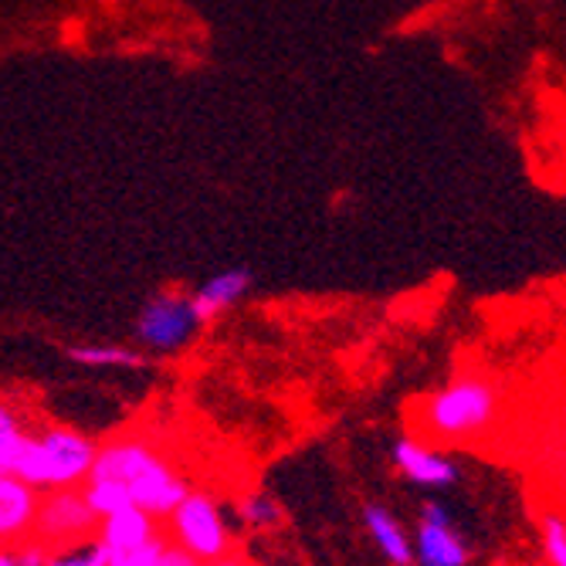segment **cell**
<instances>
[{
	"label": "cell",
	"mask_w": 566,
	"mask_h": 566,
	"mask_svg": "<svg viewBox=\"0 0 566 566\" xmlns=\"http://www.w3.org/2000/svg\"><path fill=\"white\" fill-rule=\"evenodd\" d=\"M364 523H367L377 549L384 553V559L390 566H410V563H415V546H410L403 526L394 520V512H387L384 505H367L364 509Z\"/></svg>",
	"instance_id": "12"
},
{
	"label": "cell",
	"mask_w": 566,
	"mask_h": 566,
	"mask_svg": "<svg viewBox=\"0 0 566 566\" xmlns=\"http://www.w3.org/2000/svg\"><path fill=\"white\" fill-rule=\"evenodd\" d=\"M238 516L251 530H279L282 526V505L265 492H251L238 502Z\"/></svg>",
	"instance_id": "16"
},
{
	"label": "cell",
	"mask_w": 566,
	"mask_h": 566,
	"mask_svg": "<svg viewBox=\"0 0 566 566\" xmlns=\"http://www.w3.org/2000/svg\"><path fill=\"white\" fill-rule=\"evenodd\" d=\"M418 526V563L421 566H469V546L451 530L448 509L441 502H424Z\"/></svg>",
	"instance_id": "7"
},
{
	"label": "cell",
	"mask_w": 566,
	"mask_h": 566,
	"mask_svg": "<svg viewBox=\"0 0 566 566\" xmlns=\"http://www.w3.org/2000/svg\"><path fill=\"white\" fill-rule=\"evenodd\" d=\"M41 492L18 475L0 472V543H28Z\"/></svg>",
	"instance_id": "9"
},
{
	"label": "cell",
	"mask_w": 566,
	"mask_h": 566,
	"mask_svg": "<svg viewBox=\"0 0 566 566\" xmlns=\"http://www.w3.org/2000/svg\"><path fill=\"white\" fill-rule=\"evenodd\" d=\"M160 533H164L160 520H153L149 512L129 505V509L113 512V516H106V520H98L95 539L106 546V556H119V553L139 549L143 543H149L153 536H160Z\"/></svg>",
	"instance_id": "10"
},
{
	"label": "cell",
	"mask_w": 566,
	"mask_h": 566,
	"mask_svg": "<svg viewBox=\"0 0 566 566\" xmlns=\"http://www.w3.org/2000/svg\"><path fill=\"white\" fill-rule=\"evenodd\" d=\"M14 553H18V563H21V566H44V563H48V549L38 546V543H28V546H21V549H14Z\"/></svg>",
	"instance_id": "21"
},
{
	"label": "cell",
	"mask_w": 566,
	"mask_h": 566,
	"mask_svg": "<svg viewBox=\"0 0 566 566\" xmlns=\"http://www.w3.org/2000/svg\"><path fill=\"white\" fill-rule=\"evenodd\" d=\"M88 479L119 482L129 492L133 505L149 512L153 520H167L190 492L184 475L143 438H119L95 448Z\"/></svg>",
	"instance_id": "1"
},
{
	"label": "cell",
	"mask_w": 566,
	"mask_h": 566,
	"mask_svg": "<svg viewBox=\"0 0 566 566\" xmlns=\"http://www.w3.org/2000/svg\"><path fill=\"white\" fill-rule=\"evenodd\" d=\"M28 434L31 431L24 428L18 410L8 400H0V472H4V475H14Z\"/></svg>",
	"instance_id": "13"
},
{
	"label": "cell",
	"mask_w": 566,
	"mask_h": 566,
	"mask_svg": "<svg viewBox=\"0 0 566 566\" xmlns=\"http://www.w3.org/2000/svg\"><path fill=\"white\" fill-rule=\"evenodd\" d=\"M208 566H254L244 553H238V549H228L224 556H218V559H211Z\"/></svg>",
	"instance_id": "22"
},
{
	"label": "cell",
	"mask_w": 566,
	"mask_h": 566,
	"mask_svg": "<svg viewBox=\"0 0 566 566\" xmlns=\"http://www.w3.org/2000/svg\"><path fill=\"white\" fill-rule=\"evenodd\" d=\"M170 539L160 533V536H153L149 543H143L139 549H129V553H119V556H109V566H157V559H160V553H164V546H167Z\"/></svg>",
	"instance_id": "19"
},
{
	"label": "cell",
	"mask_w": 566,
	"mask_h": 566,
	"mask_svg": "<svg viewBox=\"0 0 566 566\" xmlns=\"http://www.w3.org/2000/svg\"><path fill=\"white\" fill-rule=\"evenodd\" d=\"M69 359L82 367H123V370H143L149 359L136 349H126V346H72L65 349Z\"/></svg>",
	"instance_id": "14"
},
{
	"label": "cell",
	"mask_w": 566,
	"mask_h": 566,
	"mask_svg": "<svg viewBox=\"0 0 566 566\" xmlns=\"http://www.w3.org/2000/svg\"><path fill=\"white\" fill-rule=\"evenodd\" d=\"M394 461L397 469L415 482V485H428V489H448L458 482V469L454 461L444 458L441 451L415 441V438H400L394 444Z\"/></svg>",
	"instance_id": "8"
},
{
	"label": "cell",
	"mask_w": 566,
	"mask_h": 566,
	"mask_svg": "<svg viewBox=\"0 0 566 566\" xmlns=\"http://www.w3.org/2000/svg\"><path fill=\"white\" fill-rule=\"evenodd\" d=\"M499 415V390L485 377H458L418 403V431L431 441H469Z\"/></svg>",
	"instance_id": "2"
},
{
	"label": "cell",
	"mask_w": 566,
	"mask_h": 566,
	"mask_svg": "<svg viewBox=\"0 0 566 566\" xmlns=\"http://www.w3.org/2000/svg\"><path fill=\"white\" fill-rule=\"evenodd\" d=\"M78 489H82V495H85L88 509L95 512L98 520H106V516H113V512H119V509H129V505H133L129 492H126L119 482H109V479H85Z\"/></svg>",
	"instance_id": "15"
},
{
	"label": "cell",
	"mask_w": 566,
	"mask_h": 566,
	"mask_svg": "<svg viewBox=\"0 0 566 566\" xmlns=\"http://www.w3.org/2000/svg\"><path fill=\"white\" fill-rule=\"evenodd\" d=\"M44 566H109V556H106V546H102L95 536H88L82 543L51 549Z\"/></svg>",
	"instance_id": "17"
},
{
	"label": "cell",
	"mask_w": 566,
	"mask_h": 566,
	"mask_svg": "<svg viewBox=\"0 0 566 566\" xmlns=\"http://www.w3.org/2000/svg\"><path fill=\"white\" fill-rule=\"evenodd\" d=\"M95 448V441L72 428H44L38 434H28L14 475L38 492L78 489L88 479Z\"/></svg>",
	"instance_id": "3"
},
{
	"label": "cell",
	"mask_w": 566,
	"mask_h": 566,
	"mask_svg": "<svg viewBox=\"0 0 566 566\" xmlns=\"http://www.w3.org/2000/svg\"><path fill=\"white\" fill-rule=\"evenodd\" d=\"M167 523H170L177 546H184L187 553H193L203 563H211V559L224 556L228 549H234L224 512L208 492H187L180 499V505L167 516Z\"/></svg>",
	"instance_id": "5"
},
{
	"label": "cell",
	"mask_w": 566,
	"mask_h": 566,
	"mask_svg": "<svg viewBox=\"0 0 566 566\" xmlns=\"http://www.w3.org/2000/svg\"><path fill=\"white\" fill-rule=\"evenodd\" d=\"M197 329H200V323L193 316V305L180 292H160V295H153L143 305L139 319H136V339L146 349L164 353V356L184 349L193 339Z\"/></svg>",
	"instance_id": "6"
},
{
	"label": "cell",
	"mask_w": 566,
	"mask_h": 566,
	"mask_svg": "<svg viewBox=\"0 0 566 566\" xmlns=\"http://www.w3.org/2000/svg\"><path fill=\"white\" fill-rule=\"evenodd\" d=\"M157 566H208V563L197 559L193 553H187V549L177 546V543H167L164 553H160V559H157Z\"/></svg>",
	"instance_id": "20"
},
{
	"label": "cell",
	"mask_w": 566,
	"mask_h": 566,
	"mask_svg": "<svg viewBox=\"0 0 566 566\" xmlns=\"http://www.w3.org/2000/svg\"><path fill=\"white\" fill-rule=\"evenodd\" d=\"M95 530H98V516L88 509L82 489H51V492H41L38 499L28 543H38L51 553V549H62V546L95 536Z\"/></svg>",
	"instance_id": "4"
},
{
	"label": "cell",
	"mask_w": 566,
	"mask_h": 566,
	"mask_svg": "<svg viewBox=\"0 0 566 566\" xmlns=\"http://www.w3.org/2000/svg\"><path fill=\"white\" fill-rule=\"evenodd\" d=\"M251 282H254V275H251L248 269H231V272L214 275L211 282H203V285L197 289V295H190V305H193L197 323H200V326H203V323H211L214 316L224 313V308L238 305V302L248 295Z\"/></svg>",
	"instance_id": "11"
},
{
	"label": "cell",
	"mask_w": 566,
	"mask_h": 566,
	"mask_svg": "<svg viewBox=\"0 0 566 566\" xmlns=\"http://www.w3.org/2000/svg\"><path fill=\"white\" fill-rule=\"evenodd\" d=\"M539 539H543V556L549 566H566V523L563 512H546L539 520Z\"/></svg>",
	"instance_id": "18"
},
{
	"label": "cell",
	"mask_w": 566,
	"mask_h": 566,
	"mask_svg": "<svg viewBox=\"0 0 566 566\" xmlns=\"http://www.w3.org/2000/svg\"><path fill=\"white\" fill-rule=\"evenodd\" d=\"M0 566H21L14 549H0Z\"/></svg>",
	"instance_id": "23"
}]
</instances>
